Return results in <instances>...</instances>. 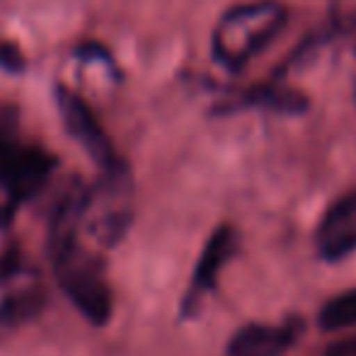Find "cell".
<instances>
[{"label":"cell","mask_w":356,"mask_h":356,"mask_svg":"<svg viewBox=\"0 0 356 356\" xmlns=\"http://www.w3.org/2000/svg\"><path fill=\"white\" fill-rule=\"evenodd\" d=\"M49 252H51L58 286L78 308V313L92 325L107 323L112 315V293H109L97 259L88 250L80 248L78 240L54 248Z\"/></svg>","instance_id":"cell-1"},{"label":"cell","mask_w":356,"mask_h":356,"mask_svg":"<svg viewBox=\"0 0 356 356\" xmlns=\"http://www.w3.org/2000/svg\"><path fill=\"white\" fill-rule=\"evenodd\" d=\"M54 155L0 134V225L10 223L17 209L47 184L54 172Z\"/></svg>","instance_id":"cell-2"},{"label":"cell","mask_w":356,"mask_h":356,"mask_svg":"<svg viewBox=\"0 0 356 356\" xmlns=\"http://www.w3.org/2000/svg\"><path fill=\"white\" fill-rule=\"evenodd\" d=\"M83 223L88 235L104 248H114L131 223V177L124 163L102 170V179L88 189Z\"/></svg>","instance_id":"cell-3"},{"label":"cell","mask_w":356,"mask_h":356,"mask_svg":"<svg viewBox=\"0 0 356 356\" xmlns=\"http://www.w3.org/2000/svg\"><path fill=\"white\" fill-rule=\"evenodd\" d=\"M56 109L68 136L90 155V160H95L102 170L119 163L107 134L102 131L92 109L85 104V99L80 95H75L68 88H56Z\"/></svg>","instance_id":"cell-4"},{"label":"cell","mask_w":356,"mask_h":356,"mask_svg":"<svg viewBox=\"0 0 356 356\" xmlns=\"http://www.w3.org/2000/svg\"><path fill=\"white\" fill-rule=\"evenodd\" d=\"M315 245L327 262H337L356 252V189L327 209L318 225Z\"/></svg>","instance_id":"cell-5"},{"label":"cell","mask_w":356,"mask_h":356,"mask_svg":"<svg viewBox=\"0 0 356 356\" xmlns=\"http://www.w3.org/2000/svg\"><path fill=\"white\" fill-rule=\"evenodd\" d=\"M235 248H238L235 230L230 225L216 228V233L209 238L207 248H204L202 257H199L197 269H194L192 284H189V291L184 296V313H192L204 300V296L213 289L216 282H218V274L223 272L225 262L235 254Z\"/></svg>","instance_id":"cell-6"},{"label":"cell","mask_w":356,"mask_h":356,"mask_svg":"<svg viewBox=\"0 0 356 356\" xmlns=\"http://www.w3.org/2000/svg\"><path fill=\"white\" fill-rule=\"evenodd\" d=\"M298 320L286 325H245L233 334L228 356H282L298 337Z\"/></svg>","instance_id":"cell-7"},{"label":"cell","mask_w":356,"mask_h":356,"mask_svg":"<svg viewBox=\"0 0 356 356\" xmlns=\"http://www.w3.org/2000/svg\"><path fill=\"white\" fill-rule=\"evenodd\" d=\"M320 327L327 332L356 327V289L330 298L320 310Z\"/></svg>","instance_id":"cell-8"},{"label":"cell","mask_w":356,"mask_h":356,"mask_svg":"<svg viewBox=\"0 0 356 356\" xmlns=\"http://www.w3.org/2000/svg\"><path fill=\"white\" fill-rule=\"evenodd\" d=\"M34 303H37V298H34V296H29V293L8 298L3 305H0V325H13L15 320L27 318V315L32 313Z\"/></svg>","instance_id":"cell-9"},{"label":"cell","mask_w":356,"mask_h":356,"mask_svg":"<svg viewBox=\"0 0 356 356\" xmlns=\"http://www.w3.org/2000/svg\"><path fill=\"white\" fill-rule=\"evenodd\" d=\"M325 356H356V334L334 342L332 347L325 352Z\"/></svg>","instance_id":"cell-10"}]
</instances>
